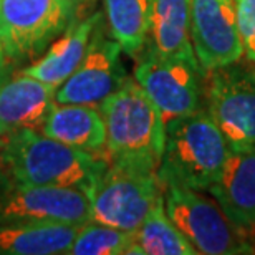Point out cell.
<instances>
[{
  "label": "cell",
  "mask_w": 255,
  "mask_h": 255,
  "mask_svg": "<svg viewBox=\"0 0 255 255\" xmlns=\"http://www.w3.org/2000/svg\"><path fill=\"white\" fill-rule=\"evenodd\" d=\"M3 169L17 184L80 187L88 192L110 157L83 151L38 131H18L7 137Z\"/></svg>",
  "instance_id": "1"
},
{
  "label": "cell",
  "mask_w": 255,
  "mask_h": 255,
  "mask_svg": "<svg viewBox=\"0 0 255 255\" xmlns=\"http://www.w3.org/2000/svg\"><path fill=\"white\" fill-rule=\"evenodd\" d=\"M105 121L110 161L134 162L157 169L166 142V120L134 78L98 105Z\"/></svg>",
  "instance_id": "2"
},
{
  "label": "cell",
  "mask_w": 255,
  "mask_h": 255,
  "mask_svg": "<svg viewBox=\"0 0 255 255\" xmlns=\"http://www.w3.org/2000/svg\"><path fill=\"white\" fill-rule=\"evenodd\" d=\"M229 142L206 110L166 121V142L157 177L161 184H177L207 192L217 181Z\"/></svg>",
  "instance_id": "3"
},
{
  "label": "cell",
  "mask_w": 255,
  "mask_h": 255,
  "mask_svg": "<svg viewBox=\"0 0 255 255\" xmlns=\"http://www.w3.org/2000/svg\"><path fill=\"white\" fill-rule=\"evenodd\" d=\"M161 196L162 184L157 169L110 161L88 191L90 221L134 232Z\"/></svg>",
  "instance_id": "4"
},
{
  "label": "cell",
  "mask_w": 255,
  "mask_h": 255,
  "mask_svg": "<svg viewBox=\"0 0 255 255\" xmlns=\"http://www.w3.org/2000/svg\"><path fill=\"white\" fill-rule=\"evenodd\" d=\"M164 209L174 226L184 234L197 254L239 255L252 254L249 234L237 227L214 197L186 186H162Z\"/></svg>",
  "instance_id": "5"
},
{
  "label": "cell",
  "mask_w": 255,
  "mask_h": 255,
  "mask_svg": "<svg viewBox=\"0 0 255 255\" xmlns=\"http://www.w3.org/2000/svg\"><path fill=\"white\" fill-rule=\"evenodd\" d=\"M134 80L166 121L206 110V71L196 60L161 57L144 48L137 55Z\"/></svg>",
  "instance_id": "6"
},
{
  "label": "cell",
  "mask_w": 255,
  "mask_h": 255,
  "mask_svg": "<svg viewBox=\"0 0 255 255\" xmlns=\"http://www.w3.org/2000/svg\"><path fill=\"white\" fill-rule=\"evenodd\" d=\"M206 75V111L227 142L255 144V63L241 58Z\"/></svg>",
  "instance_id": "7"
},
{
  "label": "cell",
  "mask_w": 255,
  "mask_h": 255,
  "mask_svg": "<svg viewBox=\"0 0 255 255\" xmlns=\"http://www.w3.org/2000/svg\"><path fill=\"white\" fill-rule=\"evenodd\" d=\"M75 0H0V40L7 60L32 57L65 32Z\"/></svg>",
  "instance_id": "8"
},
{
  "label": "cell",
  "mask_w": 255,
  "mask_h": 255,
  "mask_svg": "<svg viewBox=\"0 0 255 255\" xmlns=\"http://www.w3.org/2000/svg\"><path fill=\"white\" fill-rule=\"evenodd\" d=\"M90 222V197L80 187L15 184L0 194V224Z\"/></svg>",
  "instance_id": "9"
},
{
  "label": "cell",
  "mask_w": 255,
  "mask_h": 255,
  "mask_svg": "<svg viewBox=\"0 0 255 255\" xmlns=\"http://www.w3.org/2000/svg\"><path fill=\"white\" fill-rule=\"evenodd\" d=\"M118 42L103 35V22L96 27L86 53L76 70L55 90V103L98 106L128 78L121 63Z\"/></svg>",
  "instance_id": "10"
},
{
  "label": "cell",
  "mask_w": 255,
  "mask_h": 255,
  "mask_svg": "<svg viewBox=\"0 0 255 255\" xmlns=\"http://www.w3.org/2000/svg\"><path fill=\"white\" fill-rule=\"evenodd\" d=\"M191 43L206 73L244 58L234 0H191Z\"/></svg>",
  "instance_id": "11"
},
{
  "label": "cell",
  "mask_w": 255,
  "mask_h": 255,
  "mask_svg": "<svg viewBox=\"0 0 255 255\" xmlns=\"http://www.w3.org/2000/svg\"><path fill=\"white\" fill-rule=\"evenodd\" d=\"M207 192L237 227L255 234V144H229L221 174Z\"/></svg>",
  "instance_id": "12"
},
{
  "label": "cell",
  "mask_w": 255,
  "mask_h": 255,
  "mask_svg": "<svg viewBox=\"0 0 255 255\" xmlns=\"http://www.w3.org/2000/svg\"><path fill=\"white\" fill-rule=\"evenodd\" d=\"M55 105V90L32 76L20 73L0 80V134L42 131Z\"/></svg>",
  "instance_id": "13"
},
{
  "label": "cell",
  "mask_w": 255,
  "mask_h": 255,
  "mask_svg": "<svg viewBox=\"0 0 255 255\" xmlns=\"http://www.w3.org/2000/svg\"><path fill=\"white\" fill-rule=\"evenodd\" d=\"M101 22H103V13L100 12L80 22H73V25L66 28L63 37L58 38L37 63L27 66L22 73L57 90L83 60L90 40Z\"/></svg>",
  "instance_id": "14"
},
{
  "label": "cell",
  "mask_w": 255,
  "mask_h": 255,
  "mask_svg": "<svg viewBox=\"0 0 255 255\" xmlns=\"http://www.w3.org/2000/svg\"><path fill=\"white\" fill-rule=\"evenodd\" d=\"M40 132L90 152H100L106 141L103 116L91 105L55 103Z\"/></svg>",
  "instance_id": "15"
},
{
  "label": "cell",
  "mask_w": 255,
  "mask_h": 255,
  "mask_svg": "<svg viewBox=\"0 0 255 255\" xmlns=\"http://www.w3.org/2000/svg\"><path fill=\"white\" fill-rule=\"evenodd\" d=\"M78 227L57 222L0 224V255L68 254Z\"/></svg>",
  "instance_id": "16"
},
{
  "label": "cell",
  "mask_w": 255,
  "mask_h": 255,
  "mask_svg": "<svg viewBox=\"0 0 255 255\" xmlns=\"http://www.w3.org/2000/svg\"><path fill=\"white\" fill-rule=\"evenodd\" d=\"M144 48L161 57L196 60L191 43V0H154Z\"/></svg>",
  "instance_id": "17"
},
{
  "label": "cell",
  "mask_w": 255,
  "mask_h": 255,
  "mask_svg": "<svg viewBox=\"0 0 255 255\" xmlns=\"http://www.w3.org/2000/svg\"><path fill=\"white\" fill-rule=\"evenodd\" d=\"M154 0H105L110 37L121 50L137 58L147 43Z\"/></svg>",
  "instance_id": "18"
},
{
  "label": "cell",
  "mask_w": 255,
  "mask_h": 255,
  "mask_svg": "<svg viewBox=\"0 0 255 255\" xmlns=\"http://www.w3.org/2000/svg\"><path fill=\"white\" fill-rule=\"evenodd\" d=\"M132 236L131 254L139 255H196V249L166 214L162 196L157 199Z\"/></svg>",
  "instance_id": "19"
},
{
  "label": "cell",
  "mask_w": 255,
  "mask_h": 255,
  "mask_svg": "<svg viewBox=\"0 0 255 255\" xmlns=\"http://www.w3.org/2000/svg\"><path fill=\"white\" fill-rule=\"evenodd\" d=\"M131 232L103 226L96 222H86L78 227V232L71 242L68 254L71 255H123L131 254Z\"/></svg>",
  "instance_id": "20"
},
{
  "label": "cell",
  "mask_w": 255,
  "mask_h": 255,
  "mask_svg": "<svg viewBox=\"0 0 255 255\" xmlns=\"http://www.w3.org/2000/svg\"><path fill=\"white\" fill-rule=\"evenodd\" d=\"M244 58L255 63V0H234Z\"/></svg>",
  "instance_id": "21"
},
{
  "label": "cell",
  "mask_w": 255,
  "mask_h": 255,
  "mask_svg": "<svg viewBox=\"0 0 255 255\" xmlns=\"http://www.w3.org/2000/svg\"><path fill=\"white\" fill-rule=\"evenodd\" d=\"M7 137H8V136L0 134V167H3V159H2V154H3V147H5V144H7Z\"/></svg>",
  "instance_id": "22"
},
{
  "label": "cell",
  "mask_w": 255,
  "mask_h": 255,
  "mask_svg": "<svg viewBox=\"0 0 255 255\" xmlns=\"http://www.w3.org/2000/svg\"><path fill=\"white\" fill-rule=\"evenodd\" d=\"M8 73H10V70H8V66H7V62L0 63V80H3L5 76H8Z\"/></svg>",
  "instance_id": "23"
},
{
  "label": "cell",
  "mask_w": 255,
  "mask_h": 255,
  "mask_svg": "<svg viewBox=\"0 0 255 255\" xmlns=\"http://www.w3.org/2000/svg\"><path fill=\"white\" fill-rule=\"evenodd\" d=\"M5 62H7V57H5L3 45H2V40H0V63H5Z\"/></svg>",
  "instance_id": "24"
}]
</instances>
